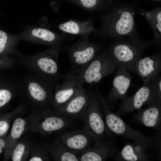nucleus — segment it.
Listing matches in <instances>:
<instances>
[{
	"instance_id": "f257e3e1",
	"label": "nucleus",
	"mask_w": 161,
	"mask_h": 161,
	"mask_svg": "<svg viewBox=\"0 0 161 161\" xmlns=\"http://www.w3.org/2000/svg\"><path fill=\"white\" fill-rule=\"evenodd\" d=\"M136 13L131 8L119 7L106 10L100 16L101 24L94 34L101 38L117 39L126 36L141 39L135 27Z\"/></svg>"
},
{
	"instance_id": "f03ea898",
	"label": "nucleus",
	"mask_w": 161,
	"mask_h": 161,
	"mask_svg": "<svg viewBox=\"0 0 161 161\" xmlns=\"http://www.w3.org/2000/svg\"><path fill=\"white\" fill-rule=\"evenodd\" d=\"M117 69L116 65L107 49L100 52L85 66L72 69L63 76L64 78H72L84 84L93 85L104 77L113 74Z\"/></svg>"
},
{
	"instance_id": "7ed1b4c3",
	"label": "nucleus",
	"mask_w": 161,
	"mask_h": 161,
	"mask_svg": "<svg viewBox=\"0 0 161 161\" xmlns=\"http://www.w3.org/2000/svg\"><path fill=\"white\" fill-rule=\"evenodd\" d=\"M97 95L110 136L116 135L132 140L149 149L159 148V143L156 139L146 136L129 126L120 116L112 111L111 107L107 103L105 97L99 92Z\"/></svg>"
},
{
	"instance_id": "20e7f679",
	"label": "nucleus",
	"mask_w": 161,
	"mask_h": 161,
	"mask_svg": "<svg viewBox=\"0 0 161 161\" xmlns=\"http://www.w3.org/2000/svg\"><path fill=\"white\" fill-rule=\"evenodd\" d=\"M151 41L124 38L117 39L107 49L117 68L121 67L132 71L144 51L153 45Z\"/></svg>"
},
{
	"instance_id": "39448f33",
	"label": "nucleus",
	"mask_w": 161,
	"mask_h": 161,
	"mask_svg": "<svg viewBox=\"0 0 161 161\" xmlns=\"http://www.w3.org/2000/svg\"><path fill=\"white\" fill-rule=\"evenodd\" d=\"M117 113L120 116L141 109L144 105L161 101V76L159 75L143 84L133 95L122 99Z\"/></svg>"
},
{
	"instance_id": "423d86ee",
	"label": "nucleus",
	"mask_w": 161,
	"mask_h": 161,
	"mask_svg": "<svg viewBox=\"0 0 161 161\" xmlns=\"http://www.w3.org/2000/svg\"><path fill=\"white\" fill-rule=\"evenodd\" d=\"M80 120L83 129L91 133L96 140L110 137L106 126L97 92L90 91L89 103Z\"/></svg>"
},
{
	"instance_id": "0eeeda50",
	"label": "nucleus",
	"mask_w": 161,
	"mask_h": 161,
	"mask_svg": "<svg viewBox=\"0 0 161 161\" xmlns=\"http://www.w3.org/2000/svg\"><path fill=\"white\" fill-rule=\"evenodd\" d=\"M32 117L30 129L44 136L78 128L76 120L53 112L41 113Z\"/></svg>"
},
{
	"instance_id": "6e6552de",
	"label": "nucleus",
	"mask_w": 161,
	"mask_h": 161,
	"mask_svg": "<svg viewBox=\"0 0 161 161\" xmlns=\"http://www.w3.org/2000/svg\"><path fill=\"white\" fill-rule=\"evenodd\" d=\"M100 43H93L89 38L81 37L74 44L62 47L61 49L68 55L72 65V69L81 68L92 61L101 51Z\"/></svg>"
},
{
	"instance_id": "1a4fd4ad",
	"label": "nucleus",
	"mask_w": 161,
	"mask_h": 161,
	"mask_svg": "<svg viewBox=\"0 0 161 161\" xmlns=\"http://www.w3.org/2000/svg\"><path fill=\"white\" fill-rule=\"evenodd\" d=\"M56 134V138L66 149L78 157L88 150L96 140L91 133L83 129L66 130Z\"/></svg>"
},
{
	"instance_id": "9d476101",
	"label": "nucleus",
	"mask_w": 161,
	"mask_h": 161,
	"mask_svg": "<svg viewBox=\"0 0 161 161\" xmlns=\"http://www.w3.org/2000/svg\"><path fill=\"white\" fill-rule=\"evenodd\" d=\"M118 149L117 143L112 138L96 140L88 150L78 156L79 161H102L115 158Z\"/></svg>"
},
{
	"instance_id": "9b49d317",
	"label": "nucleus",
	"mask_w": 161,
	"mask_h": 161,
	"mask_svg": "<svg viewBox=\"0 0 161 161\" xmlns=\"http://www.w3.org/2000/svg\"><path fill=\"white\" fill-rule=\"evenodd\" d=\"M109 92L105 98L111 107L119 100L127 95L128 89L131 82V77L129 70L123 67L117 68Z\"/></svg>"
},
{
	"instance_id": "f8f14e48",
	"label": "nucleus",
	"mask_w": 161,
	"mask_h": 161,
	"mask_svg": "<svg viewBox=\"0 0 161 161\" xmlns=\"http://www.w3.org/2000/svg\"><path fill=\"white\" fill-rule=\"evenodd\" d=\"M161 71V51L155 54L140 58L136 63L132 71L143 80V84L159 75Z\"/></svg>"
},
{
	"instance_id": "ddd939ff",
	"label": "nucleus",
	"mask_w": 161,
	"mask_h": 161,
	"mask_svg": "<svg viewBox=\"0 0 161 161\" xmlns=\"http://www.w3.org/2000/svg\"><path fill=\"white\" fill-rule=\"evenodd\" d=\"M64 81L58 87L53 98V112L64 106L84 88L77 80L72 78H64Z\"/></svg>"
},
{
	"instance_id": "4468645a",
	"label": "nucleus",
	"mask_w": 161,
	"mask_h": 161,
	"mask_svg": "<svg viewBox=\"0 0 161 161\" xmlns=\"http://www.w3.org/2000/svg\"><path fill=\"white\" fill-rule=\"evenodd\" d=\"M90 91L83 89L55 113L64 115L76 120L81 118L89 100Z\"/></svg>"
},
{
	"instance_id": "2eb2a0df",
	"label": "nucleus",
	"mask_w": 161,
	"mask_h": 161,
	"mask_svg": "<svg viewBox=\"0 0 161 161\" xmlns=\"http://www.w3.org/2000/svg\"><path fill=\"white\" fill-rule=\"evenodd\" d=\"M94 22L91 17L84 20L70 19L60 24L58 27L63 33L87 38L96 30L94 26Z\"/></svg>"
},
{
	"instance_id": "dca6fc26",
	"label": "nucleus",
	"mask_w": 161,
	"mask_h": 161,
	"mask_svg": "<svg viewBox=\"0 0 161 161\" xmlns=\"http://www.w3.org/2000/svg\"><path fill=\"white\" fill-rule=\"evenodd\" d=\"M144 110L134 116L140 123L150 128L160 130L161 118V101H155L148 105Z\"/></svg>"
},
{
	"instance_id": "f3484780",
	"label": "nucleus",
	"mask_w": 161,
	"mask_h": 161,
	"mask_svg": "<svg viewBox=\"0 0 161 161\" xmlns=\"http://www.w3.org/2000/svg\"><path fill=\"white\" fill-rule=\"evenodd\" d=\"M148 149L136 142L127 143L120 152H117L115 158L121 161H148L150 160V156L146 151Z\"/></svg>"
},
{
	"instance_id": "a211bd4d",
	"label": "nucleus",
	"mask_w": 161,
	"mask_h": 161,
	"mask_svg": "<svg viewBox=\"0 0 161 161\" xmlns=\"http://www.w3.org/2000/svg\"><path fill=\"white\" fill-rule=\"evenodd\" d=\"M137 13L143 16L150 26L154 37L151 40L153 45L158 48L161 45V10L160 8L151 11L141 9L137 10Z\"/></svg>"
},
{
	"instance_id": "6ab92c4d",
	"label": "nucleus",
	"mask_w": 161,
	"mask_h": 161,
	"mask_svg": "<svg viewBox=\"0 0 161 161\" xmlns=\"http://www.w3.org/2000/svg\"><path fill=\"white\" fill-rule=\"evenodd\" d=\"M44 145L55 161H79L78 157L68 151L56 138Z\"/></svg>"
},
{
	"instance_id": "aec40b11",
	"label": "nucleus",
	"mask_w": 161,
	"mask_h": 161,
	"mask_svg": "<svg viewBox=\"0 0 161 161\" xmlns=\"http://www.w3.org/2000/svg\"><path fill=\"white\" fill-rule=\"evenodd\" d=\"M61 47L47 52L46 55L39 58L37 63L39 66L45 73L51 75L57 74L58 67L57 63L59 50Z\"/></svg>"
},
{
	"instance_id": "412c9836",
	"label": "nucleus",
	"mask_w": 161,
	"mask_h": 161,
	"mask_svg": "<svg viewBox=\"0 0 161 161\" xmlns=\"http://www.w3.org/2000/svg\"><path fill=\"white\" fill-rule=\"evenodd\" d=\"M32 117L24 118L18 117L14 120L12 126L10 137L12 141V151L18 140L30 126Z\"/></svg>"
},
{
	"instance_id": "4be33fe9",
	"label": "nucleus",
	"mask_w": 161,
	"mask_h": 161,
	"mask_svg": "<svg viewBox=\"0 0 161 161\" xmlns=\"http://www.w3.org/2000/svg\"><path fill=\"white\" fill-rule=\"evenodd\" d=\"M64 1L77 6L88 12L95 11L105 12L107 10L103 6V0H63Z\"/></svg>"
},
{
	"instance_id": "5701e85b",
	"label": "nucleus",
	"mask_w": 161,
	"mask_h": 161,
	"mask_svg": "<svg viewBox=\"0 0 161 161\" xmlns=\"http://www.w3.org/2000/svg\"><path fill=\"white\" fill-rule=\"evenodd\" d=\"M32 146L26 140L18 142L13 148L11 158L13 161H21L26 160L31 151Z\"/></svg>"
},
{
	"instance_id": "b1692460",
	"label": "nucleus",
	"mask_w": 161,
	"mask_h": 161,
	"mask_svg": "<svg viewBox=\"0 0 161 161\" xmlns=\"http://www.w3.org/2000/svg\"><path fill=\"white\" fill-rule=\"evenodd\" d=\"M28 89L32 97L38 101L47 102L48 100H50L47 92L38 84L31 82L29 84Z\"/></svg>"
},
{
	"instance_id": "393cba45",
	"label": "nucleus",
	"mask_w": 161,
	"mask_h": 161,
	"mask_svg": "<svg viewBox=\"0 0 161 161\" xmlns=\"http://www.w3.org/2000/svg\"><path fill=\"white\" fill-rule=\"evenodd\" d=\"M32 154L29 159L30 161L51 160L49 154L44 145L35 148H32Z\"/></svg>"
},
{
	"instance_id": "a878e982",
	"label": "nucleus",
	"mask_w": 161,
	"mask_h": 161,
	"mask_svg": "<svg viewBox=\"0 0 161 161\" xmlns=\"http://www.w3.org/2000/svg\"><path fill=\"white\" fill-rule=\"evenodd\" d=\"M11 95L9 91L0 90V107L8 103L11 99Z\"/></svg>"
},
{
	"instance_id": "bb28decb",
	"label": "nucleus",
	"mask_w": 161,
	"mask_h": 161,
	"mask_svg": "<svg viewBox=\"0 0 161 161\" xmlns=\"http://www.w3.org/2000/svg\"><path fill=\"white\" fill-rule=\"evenodd\" d=\"M7 36L4 31L0 30V53L5 48L7 40Z\"/></svg>"
},
{
	"instance_id": "cd10ccee",
	"label": "nucleus",
	"mask_w": 161,
	"mask_h": 161,
	"mask_svg": "<svg viewBox=\"0 0 161 161\" xmlns=\"http://www.w3.org/2000/svg\"><path fill=\"white\" fill-rule=\"evenodd\" d=\"M10 127L8 122L5 120H0V136L6 134L8 131Z\"/></svg>"
},
{
	"instance_id": "c85d7f7f",
	"label": "nucleus",
	"mask_w": 161,
	"mask_h": 161,
	"mask_svg": "<svg viewBox=\"0 0 161 161\" xmlns=\"http://www.w3.org/2000/svg\"><path fill=\"white\" fill-rule=\"evenodd\" d=\"M5 145V142L3 139L0 138V154L2 151V148Z\"/></svg>"
}]
</instances>
